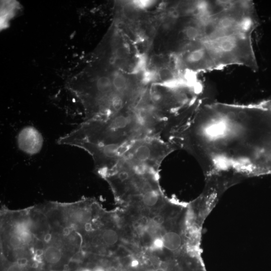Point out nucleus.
Instances as JSON below:
<instances>
[{"instance_id":"14","label":"nucleus","mask_w":271,"mask_h":271,"mask_svg":"<svg viewBox=\"0 0 271 271\" xmlns=\"http://www.w3.org/2000/svg\"><path fill=\"white\" fill-rule=\"evenodd\" d=\"M142 74V82L144 84H148L154 81L157 76L155 72L148 70H146Z\"/></svg>"},{"instance_id":"1","label":"nucleus","mask_w":271,"mask_h":271,"mask_svg":"<svg viewBox=\"0 0 271 271\" xmlns=\"http://www.w3.org/2000/svg\"><path fill=\"white\" fill-rule=\"evenodd\" d=\"M123 240L162 271H207L201 251L203 223L191 203L115 210Z\"/></svg>"},{"instance_id":"10","label":"nucleus","mask_w":271,"mask_h":271,"mask_svg":"<svg viewBox=\"0 0 271 271\" xmlns=\"http://www.w3.org/2000/svg\"><path fill=\"white\" fill-rule=\"evenodd\" d=\"M18 148L23 153L33 156L39 153L43 147L42 134L35 127L27 125L23 127L17 136Z\"/></svg>"},{"instance_id":"2","label":"nucleus","mask_w":271,"mask_h":271,"mask_svg":"<svg viewBox=\"0 0 271 271\" xmlns=\"http://www.w3.org/2000/svg\"><path fill=\"white\" fill-rule=\"evenodd\" d=\"M196 28L191 45L179 59L198 74L232 65L256 71L252 34L258 25L251 1H199L191 5Z\"/></svg>"},{"instance_id":"12","label":"nucleus","mask_w":271,"mask_h":271,"mask_svg":"<svg viewBox=\"0 0 271 271\" xmlns=\"http://www.w3.org/2000/svg\"><path fill=\"white\" fill-rule=\"evenodd\" d=\"M147 58L145 55H140L132 69L133 74L143 73L147 70Z\"/></svg>"},{"instance_id":"6","label":"nucleus","mask_w":271,"mask_h":271,"mask_svg":"<svg viewBox=\"0 0 271 271\" xmlns=\"http://www.w3.org/2000/svg\"><path fill=\"white\" fill-rule=\"evenodd\" d=\"M158 173L120 159L101 176L109 185L116 202L121 206L155 208L168 200L161 190Z\"/></svg>"},{"instance_id":"3","label":"nucleus","mask_w":271,"mask_h":271,"mask_svg":"<svg viewBox=\"0 0 271 271\" xmlns=\"http://www.w3.org/2000/svg\"><path fill=\"white\" fill-rule=\"evenodd\" d=\"M151 136L159 137L157 126L146 111L132 106L100 119L84 120L58 140L61 145L82 144L116 148Z\"/></svg>"},{"instance_id":"11","label":"nucleus","mask_w":271,"mask_h":271,"mask_svg":"<svg viewBox=\"0 0 271 271\" xmlns=\"http://www.w3.org/2000/svg\"><path fill=\"white\" fill-rule=\"evenodd\" d=\"M112 85L115 93L124 97L127 101L129 96V86L127 79L121 73L115 72L111 78Z\"/></svg>"},{"instance_id":"7","label":"nucleus","mask_w":271,"mask_h":271,"mask_svg":"<svg viewBox=\"0 0 271 271\" xmlns=\"http://www.w3.org/2000/svg\"><path fill=\"white\" fill-rule=\"evenodd\" d=\"M82 252L112 255L123 244L121 231L115 211H108L100 204L81 232Z\"/></svg>"},{"instance_id":"4","label":"nucleus","mask_w":271,"mask_h":271,"mask_svg":"<svg viewBox=\"0 0 271 271\" xmlns=\"http://www.w3.org/2000/svg\"><path fill=\"white\" fill-rule=\"evenodd\" d=\"M31 217L37 238L39 271H65L81 251L80 235L65 221L56 207L34 206Z\"/></svg>"},{"instance_id":"5","label":"nucleus","mask_w":271,"mask_h":271,"mask_svg":"<svg viewBox=\"0 0 271 271\" xmlns=\"http://www.w3.org/2000/svg\"><path fill=\"white\" fill-rule=\"evenodd\" d=\"M1 267L10 271H37V238L30 208L0 211Z\"/></svg>"},{"instance_id":"13","label":"nucleus","mask_w":271,"mask_h":271,"mask_svg":"<svg viewBox=\"0 0 271 271\" xmlns=\"http://www.w3.org/2000/svg\"><path fill=\"white\" fill-rule=\"evenodd\" d=\"M155 3L153 1L149 0H136L132 1L130 2L132 6H133L137 10H143L149 8Z\"/></svg>"},{"instance_id":"8","label":"nucleus","mask_w":271,"mask_h":271,"mask_svg":"<svg viewBox=\"0 0 271 271\" xmlns=\"http://www.w3.org/2000/svg\"><path fill=\"white\" fill-rule=\"evenodd\" d=\"M176 148L161 137H147L119 147L120 159L158 173L164 159Z\"/></svg>"},{"instance_id":"9","label":"nucleus","mask_w":271,"mask_h":271,"mask_svg":"<svg viewBox=\"0 0 271 271\" xmlns=\"http://www.w3.org/2000/svg\"><path fill=\"white\" fill-rule=\"evenodd\" d=\"M65 271H131L114 255H101L80 252Z\"/></svg>"}]
</instances>
